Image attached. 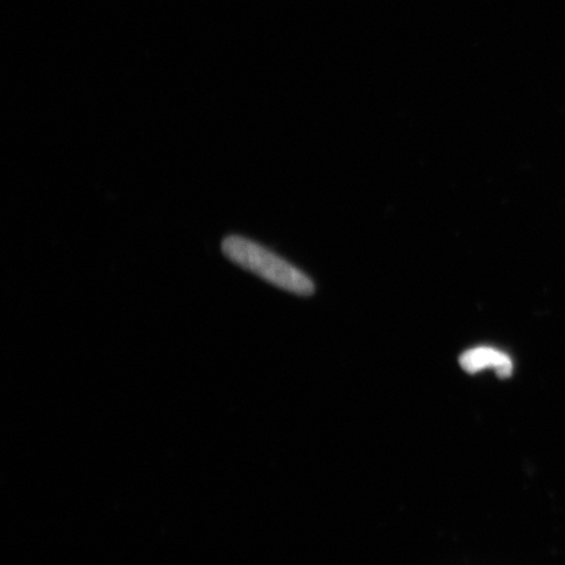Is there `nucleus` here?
<instances>
[{
    "label": "nucleus",
    "instance_id": "1",
    "mask_svg": "<svg viewBox=\"0 0 565 565\" xmlns=\"http://www.w3.org/2000/svg\"><path fill=\"white\" fill-rule=\"evenodd\" d=\"M222 250L231 263L285 291L299 296H310L315 292V282L298 267L252 239L242 236L225 237Z\"/></svg>",
    "mask_w": 565,
    "mask_h": 565
},
{
    "label": "nucleus",
    "instance_id": "2",
    "mask_svg": "<svg viewBox=\"0 0 565 565\" xmlns=\"http://www.w3.org/2000/svg\"><path fill=\"white\" fill-rule=\"evenodd\" d=\"M459 365L470 374L493 370L499 379L511 377L513 373V362L510 355L497 349L486 348V345L463 352L459 356Z\"/></svg>",
    "mask_w": 565,
    "mask_h": 565
}]
</instances>
